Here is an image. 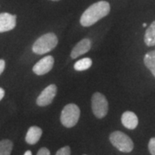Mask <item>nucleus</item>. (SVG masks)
I'll return each mask as SVG.
<instances>
[{
	"mask_svg": "<svg viewBox=\"0 0 155 155\" xmlns=\"http://www.w3.org/2000/svg\"><path fill=\"white\" fill-rule=\"evenodd\" d=\"M5 90L0 87V101L3 99V97H5Z\"/></svg>",
	"mask_w": 155,
	"mask_h": 155,
	"instance_id": "nucleus-20",
	"label": "nucleus"
},
{
	"mask_svg": "<svg viewBox=\"0 0 155 155\" xmlns=\"http://www.w3.org/2000/svg\"><path fill=\"white\" fill-rule=\"evenodd\" d=\"M122 123L126 128L134 129L138 126V117L132 111H126L122 114Z\"/></svg>",
	"mask_w": 155,
	"mask_h": 155,
	"instance_id": "nucleus-10",
	"label": "nucleus"
},
{
	"mask_svg": "<svg viewBox=\"0 0 155 155\" xmlns=\"http://www.w3.org/2000/svg\"><path fill=\"white\" fill-rule=\"evenodd\" d=\"M54 64V59L51 55H48L39 61L33 67V72L36 75H44L49 72Z\"/></svg>",
	"mask_w": 155,
	"mask_h": 155,
	"instance_id": "nucleus-7",
	"label": "nucleus"
},
{
	"mask_svg": "<svg viewBox=\"0 0 155 155\" xmlns=\"http://www.w3.org/2000/svg\"><path fill=\"white\" fill-rule=\"evenodd\" d=\"M92 65V61L90 58H84L78 61L74 64V69L76 71H84L87 70Z\"/></svg>",
	"mask_w": 155,
	"mask_h": 155,
	"instance_id": "nucleus-15",
	"label": "nucleus"
},
{
	"mask_svg": "<svg viewBox=\"0 0 155 155\" xmlns=\"http://www.w3.org/2000/svg\"><path fill=\"white\" fill-rule=\"evenodd\" d=\"M58 44V38L54 33H48L39 37L34 43L33 52L36 54H45L54 49Z\"/></svg>",
	"mask_w": 155,
	"mask_h": 155,
	"instance_id": "nucleus-2",
	"label": "nucleus"
},
{
	"mask_svg": "<svg viewBox=\"0 0 155 155\" xmlns=\"http://www.w3.org/2000/svg\"><path fill=\"white\" fill-rule=\"evenodd\" d=\"M52 1H60V0H52Z\"/></svg>",
	"mask_w": 155,
	"mask_h": 155,
	"instance_id": "nucleus-23",
	"label": "nucleus"
},
{
	"mask_svg": "<svg viewBox=\"0 0 155 155\" xmlns=\"http://www.w3.org/2000/svg\"><path fill=\"white\" fill-rule=\"evenodd\" d=\"M41 134H42V130L41 127L37 126H32L28 128L25 137V140L29 145L36 144L41 137Z\"/></svg>",
	"mask_w": 155,
	"mask_h": 155,
	"instance_id": "nucleus-11",
	"label": "nucleus"
},
{
	"mask_svg": "<svg viewBox=\"0 0 155 155\" xmlns=\"http://www.w3.org/2000/svg\"><path fill=\"white\" fill-rule=\"evenodd\" d=\"M80 110L74 104H69L64 107L61 115V122L66 127H74L78 122Z\"/></svg>",
	"mask_w": 155,
	"mask_h": 155,
	"instance_id": "nucleus-3",
	"label": "nucleus"
},
{
	"mask_svg": "<svg viewBox=\"0 0 155 155\" xmlns=\"http://www.w3.org/2000/svg\"><path fill=\"white\" fill-rule=\"evenodd\" d=\"M24 155H32V153H31V151H26Z\"/></svg>",
	"mask_w": 155,
	"mask_h": 155,
	"instance_id": "nucleus-21",
	"label": "nucleus"
},
{
	"mask_svg": "<svg viewBox=\"0 0 155 155\" xmlns=\"http://www.w3.org/2000/svg\"><path fill=\"white\" fill-rule=\"evenodd\" d=\"M111 144L122 153H130L134 149L133 140L126 134L121 131H115L110 135Z\"/></svg>",
	"mask_w": 155,
	"mask_h": 155,
	"instance_id": "nucleus-4",
	"label": "nucleus"
},
{
	"mask_svg": "<svg viewBox=\"0 0 155 155\" xmlns=\"http://www.w3.org/2000/svg\"><path fill=\"white\" fill-rule=\"evenodd\" d=\"M142 26H143V27H147V23H143Z\"/></svg>",
	"mask_w": 155,
	"mask_h": 155,
	"instance_id": "nucleus-22",
	"label": "nucleus"
},
{
	"mask_svg": "<svg viewBox=\"0 0 155 155\" xmlns=\"http://www.w3.org/2000/svg\"><path fill=\"white\" fill-rule=\"evenodd\" d=\"M91 109L96 117L104 118L109 110V104L105 96L100 92H95L91 97Z\"/></svg>",
	"mask_w": 155,
	"mask_h": 155,
	"instance_id": "nucleus-5",
	"label": "nucleus"
},
{
	"mask_svg": "<svg viewBox=\"0 0 155 155\" xmlns=\"http://www.w3.org/2000/svg\"><path fill=\"white\" fill-rule=\"evenodd\" d=\"M110 11V5L106 1H99L88 7L80 17V24L90 27L105 17Z\"/></svg>",
	"mask_w": 155,
	"mask_h": 155,
	"instance_id": "nucleus-1",
	"label": "nucleus"
},
{
	"mask_svg": "<svg viewBox=\"0 0 155 155\" xmlns=\"http://www.w3.org/2000/svg\"><path fill=\"white\" fill-rule=\"evenodd\" d=\"M55 155H71V149L68 146L64 147L58 150Z\"/></svg>",
	"mask_w": 155,
	"mask_h": 155,
	"instance_id": "nucleus-16",
	"label": "nucleus"
},
{
	"mask_svg": "<svg viewBox=\"0 0 155 155\" xmlns=\"http://www.w3.org/2000/svg\"><path fill=\"white\" fill-rule=\"evenodd\" d=\"M17 25V16L10 13H0V33L12 30Z\"/></svg>",
	"mask_w": 155,
	"mask_h": 155,
	"instance_id": "nucleus-8",
	"label": "nucleus"
},
{
	"mask_svg": "<svg viewBox=\"0 0 155 155\" xmlns=\"http://www.w3.org/2000/svg\"><path fill=\"white\" fill-rule=\"evenodd\" d=\"M56 93H57V87L55 84H49L39 95V97L36 99L37 105L41 106V107L49 105L53 102L54 98L55 97Z\"/></svg>",
	"mask_w": 155,
	"mask_h": 155,
	"instance_id": "nucleus-6",
	"label": "nucleus"
},
{
	"mask_svg": "<svg viewBox=\"0 0 155 155\" xmlns=\"http://www.w3.org/2000/svg\"><path fill=\"white\" fill-rule=\"evenodd\" d=\"M148 149L150 153L152 155H155V137L152 138L148 143Z\"/></svg>",
	"mask_w": 155,
	"mask_h": 155,
	"instance_id": "nucleus-17",
	"label": "nucleus"
},
{
	"mask_svg": "<svg viewBox=\"0 0 155 155\" xmlns=\"http://www.w3.org/2000/svg\"><path fill=\"white\" fill-rule=\"evenodd\" d=\"M13 149V143L10 140H2L0 141V155H11Z\"/></svg>",
	"mask_w": 155,
	"mask_h": 155,
	"instance_id": "nucleus-14",
	"label": "nucleus"
},
{
	"mask_svg": "<svg viewBox=\"0 0 155 155\" xmlns=\"http://www.w3.org/2000/svg\"><path fill=\"white\" fill-rule=\"evenodd\" d=\"M5 61L4 60H0V74L5 71Z\"/></svg>",
	"mask_w": 155,
	"mask_h": 155,
	"instance_id": "nucleus-19",
	"label": "nucleus"
},
{
	"mask_svg": "<svg viewBox=\"0 0 155 155\" xmlns=\"http://www.w3.org/2000/svg\"><path fill=\"white\" fill-rule=\"evenodd\" d=\"M91 48V41L88 38H84L78 41L77 44L74 46L71 52V58L76 59L77 57L83 55L89 52V50Z\"/></svg>",
	"mask_w": 155,
	"mask_h": 155,
	"instance_id": "nucleus-9",
	"label": "nucleus"
},
{
	"mask_svg": "<svg viewBox=\"0 0 155 155\" xmlns=\"http://www.w3.org/2000/svg\"><path fill=\"white\" fill-rule=\"evenodd\" d=\"M144 41L147 47L155 46V21L147 28L144 35Z\"/></svg>",
	"mask_w": 155,
	"mask_h": 155,
	"instance_id": "nucleus-12",
	"label": "nucleus"
},
{
	"mask_svg": "<svg viewBox=\"0 0 155 155\" xmlns=\"http://www.w3.org/2000/svg\"><path fill=\"white\" fill-rule=\"evenodd\" d=\"M37 155H50V151L46 147H42L39 150Z\"/></svg>",
	"mask_w": 155,
	"mask_h": 155,
	"instance_id": "nucleus-18",
	"label": "nucleus"
},
{
	"mask_svg": "<svg viewBox=\"0 0 155 155\" xmlns=\"http://www.w3.org/2000/svg\"><path fill=\"white\" fill-rule=\"evenodd\" d=\"M144 64L155 78V50L148 52L145 54Z\"/></svg>",
	"mask_w": 155,
	"mask_h": 155,
	"instance_id": "nucleus-13",
	"label": "nucleus"
}]
</instances>
